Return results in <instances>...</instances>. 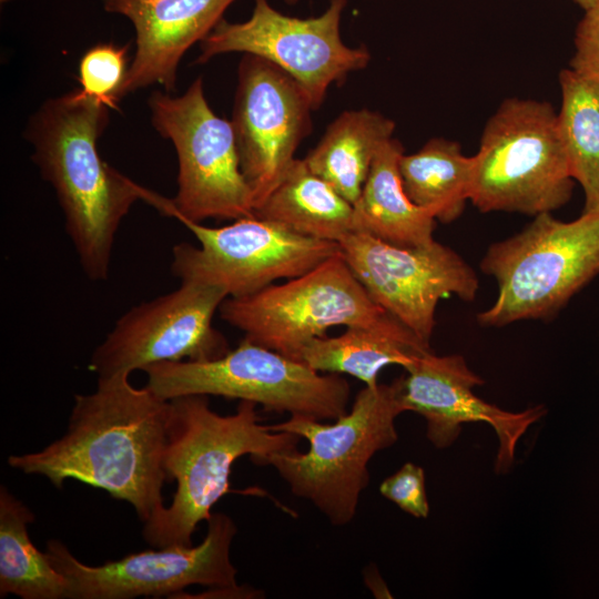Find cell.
I'll return each instance as SVG.
<instances>
[{
  "label": "cell",
  "mask_w": 599,
  "mask_h": 599,
  "mask_svg": "<svg viewBox=\"0 0 599 599\" xmlns=\"http://www.w3.org/2000/svg\"><path fill=\"white\" fill-rule=\"evenodd\" d=\"M130 374L98 378L97 389L74 397L65 434L40 451L11 455L8 464L42 475L57 488L74 479L129 502L145 522L163 506V457L170 400Z\"/></svg>",
  "instance_id": "cell-1"
},
{
  "label": "cell",
  "mask_w": 599,
  "mask_h": 599,
  "mask_svg": "<svg viewBox=\"0 0 599 599\" xmlns=\"http://www.w3.org/2000/svg\"><path fill=\"white\" fill-rule=\"evenodd\" d=\"M110 110L79 88L43 102L24 131L32 161L54 190L80 266L94 282L108 278L115 234L145 189L99 154Z\"/></svg>",
  "instance_id": "cell-2"
},
{
  "label": "cell",
  "mask_w": 599,
  "mask_h": 599,
  "mask_svg": "<svg viewBox=\"0 0 599 599\" xmlns=\"http://www.w3.org/2000/svg\"><path fill=\"white\" fill-rule=\"evenodd\" d=\"M256 405L240 400L234 414L220 415L206 395L170 399L163 468L167 480L176 481V490L171 505L144 522L148 544L191 547L197 525L210 518L212 507L229 493L237 458L248 455L254 464L263 465L274 453L297 449L301 437L263 425Z\"/></svg>",
  "instance_id": "cell-3"
},
{
  "label": "cell",
  "mask_w": 599,
  "mask_h": 599,
  "mask_svg": "<svg viewBox=\"0 0 599 599\" xmlns=\"http://www.w3.org/2000/svg\"><path fill=\"white\" fill-rule=\"evenodd\" d=\"M404 412L399 378L365 386L352 409L332 424L291 416L270 425L274 432L305 438L309 447L305 453H274L263 465L273 466L291 493L311 501L333 526H346L369 484L370 459L398 440L395 420Z\"/></svg>",
  "instance_id": "cell-4"
},
{
  "label": "cell",
  "mask_w": 599,
  "mask_h": 599,
  "mask_svg": "<svg viewBox=\"0 0 599 599\" xmlns=\"http://www.w3.org/2000/svg\"><path fill=\"white\" fill-rule=\"evenodd\" d=\"M480 270L498 285L494 304L477 315L481 326L555 316L599 274V210L570 222L536 215L519 233L491 244Z\"/></svg>",
  "instance_id": "cell-5"
},
{
  "label": "cell",
  "mask_w": 599,
  "mask_h": 599,
  "mask_svg": "<svg viewBox=\"0 0 599 599\" xmlns=\"http://www.w3.org/2000/svg\"><path fill=\"white\" fill-rule=\"evenodd\" d=\"M219 312L244 338L298 362L335 326L375 328L430 348L370 298L341 252L284 283L227 297Z\"/></svg>",
  "instance_id": "cell-6"
},
{
  "label": "cell",
  "mask_w": 599,
  "mask_h": 599,
  "mask_svg": "<svg viewBox=\"0 0 599 599\" xmlns=\"http://www.w3.org/2000/svg\"><path fill=\"white\" fill-rule=\"evenodd\" d=\"M474 159L469 201L480 212L536 216L571 199L573 179L549 102L505 100L487 121Z\"/></svg>",
  "instance_id": "cell-7"
},
{
  "label": "cell",
  "mask_w": 599,
  "mask_h": 599,
  "mask_svg": "<svg viewBox=\"0 0 599 599\" xmlns=\"http://www.w3.org/2000/svg\"><path fill=\"white\" fill-rule=\"evenodd\" d=\"M148 105L154 129L175 148L179 173L173 199L145 187L142 200L167 216L196 223L253 216L232 123L210 108L203 79L196 78L180 97L154 91Z\"/></svg>",
  "instance_id": "cell-8"
},
{
  "label": "cell",
  "mask_w": 599,
  "mask_h": 599,
  "mask_svg": "<svg viewBox=\"0 0 599 599\" xmlns=\"http://www.w3.org/2000/svg\"><path fill=\"white\" fill-rule=\"evenodd\" d=\"M142 370L148 375L146 386L167 400L184 395L221 396L317 420H335L345 414L351 394L339 374H322L246 338L216 359L162 362Z\"/></svg>",
  "instance_id": "cell-9"
},
{
  "label": "cell",
  "mask_w": 599,
  "mask_h": 599,
  "mask_svg": "<svg viewBox=\"0 0 599 599\" xmlns=\"http://www.w3.org/2000/svg\"><path fill=\"white\" fill-rule=\"evenodd\" d=\"M176 220L199 246L174 245L172 274L181 282L221 286L229 297L246 296L278 280L303 275L341 252L336 242L306 237L254 215L220 227Z\"/></svg>",
  "instance_id": "cell-10"
},
{
  "label": "cell",
  "mask_w": 599,
  "mask_h": 599,
  "mask_svg": "<svg viewBox=\"0 0 599 599\" xmlns=\"http://www.w3.org/2000/svg\"><path fill=\"white\" fill-rule=\"evenodd\" d=\"M346 3L347 0H329L321 16L300 19L278 12L267 0H254L248 20L219 21L200 42L196 62L229 52L264 58L292 75L317 110L332 83H342L348 73L366 68L370 61L367 48H351L341 38L339 23Z\"/></svg>",
  "instance_id": "cell-11"
},
{
  "label": "cell",
  "mask_w": 599,
  "mask_h": 599,
  "mask_svg": "<svg viewBox=\"0 0 599 599\" xmlns=\"http://www.w3.org/2000/svg\"><path fill=\"white\" fill-rule=\"evenodd\" d=\"M206 522L205 538L197 546L141 551L101 566L81 562L59 540H49L45 552L68 581V599L161 597L192 585L236 588L237 570L231 561L236 526L223 512H212Z\"/></svg>",
  "instance_id": "cell-12"
},
{
  "label": "cell",
  "mask_w": 599,
  "mask_h": 599,
  "mask_svg": "<svg viewBox=\"0 0 599 599\" xmlns=\"http://www.w3.org/2000/svg\"><path fill=\"white\" fill-rule=\"evenodd\" d=\"M341 254L370 298L429 346L440 300L473 302L479 288L475 270L436 241L397 246L364 232L338 242Z\"/></svg>",
  "instance_id": "cell-13"
},
{
  "label": "cell",
  "mask_w": 599,
  "mask_h": 599,
  "mask_svg": "<svg viewBox=\"0 0 599 599\" xmlns=\"http://www.w3.org/2000/svg\"><path fill=\"white\" fill-rule=\"evenodd\" d=\"M227 297L221 286L181 282L176 290L133 306L93 351L90 368L106 378L155 363L225 355L229 343L213 317Z\"/></svg>",
  "instance_id": "cell-14"
},
{
  "label": "cell",
  "mask_w": 599,
  "mask_h": 599,
  "mask_svg": "<svg viewBox=\"0 0 599 599\" xmlns=\"http://www.w3.org/2000/svg\"><path fill=\"white\" fill-rule=\"evenodd\" d=\"M312 102L273 62L246 54L238 64L232 126L254 210L274 190L312 131Z\"/></svg>",
  "instance_id": "cell-15"
},
{
  "label": "cell",
  "mask_w": 599,
  "mask_h": 599,
  "mask_svg": "<svg viewBox=\"0 0 599 599\" xmlns=\"http://www.w3.org/2000/svg\"><path fill=\"white\" fill-rule=\"evenodd\" d=\"M399 377L405 412L426 420V437L439 449L451 446L468 423L488 424L498 439L495 471L507 473L514 464L516 447L528 428L547 414L542 405L510 412L485 402L474 387L485 380L471 370L461 355H420Z\"/></svg>",
  "instance_id": "cell-16"
},
{
  "label": "cell",
  "mask_w": 599,
  "mask_h": 599,
  "mask_svg": "<svg viewBox=\"0 0 599 599\" xmlns=\"http://www.w3.org/2000/svg\"><path fill=\"white\" fill-rule=\"evenodd\" d=\"M235 0H102L103 9L128 18L136 49L120 98L152 84L175 91L184 53L202 41Z\"/></svg>",
  "instance_id": "cell-17"
},
{
  "label": "cell",
  "mask_w": 599,
  "mask_h": 599,
  "mask_svg": "<svg viewBox=\"0 0 599 599\" xmlns=\"http://www.w3.org/2000/svg\"><path fill=\"white\" fill-rule=\"evenodd\" d=\"M402 143L392 138L378 150L354 206V232L416 247L434 242L436 219L407 196L399 172Z\"/></svg>",
  "instance_id": "cell-18"
},
{
  "label": "cell",
  "mask_w": 599,
  "mask_h": 599,
  "mask_svg": "<svg viewBox=\"0 0 599 599\" xmlns=\"http://www.w3.org/2000/svg\"><path fill=\"white\" fill-rule=\"evenodd\" d=\"M254 216L306 237L336 243L355 231L353 204L296 158Z\"/></svg>",
  "instance_id": "cell-19"
},
{
  "label": "cell",
  "mask_w": 599,
  "mask_h": 599,
  "mask_svg": "<svg viewBox=\"0 0 599 599\" xmlns=\"http://www.w3.org/2000/svg\"><path fill=\"white\" fill-rule=\"evenodd\" d=\"M395 122L367 109L342 112L303 159L308 169L353 205L361 196L380 146Z\"/></svg>",
  "instance_id": "cell-20"
},
{
  "label": "cell",
  "mask_w": 599,
  "mask_h": 599,
  "mask_svg": "<svg viewBox=\"0 0 599 599\" xmlns=\"http://www.w3.org/2000/svg\"><path fill=\"white\" fill-rule=\"evenodd\" d=\"M474 163V155H465L457 142L434 138L416 153H404L399 172L410 201L437 221L450 223L469 200Z\"/></svg>",
  "instance_id": "cell-21"
},
{
  "label": "cell",
  "mask_w": 599,
  "mask_h": 599,
  "mask_svg": "<svg viewBox=\"0 0 599 599\" xmlns=\"http://www.w3.org/2000/svg\"><path fill=\"white\" fill-rule=\"evenodd\" d=\"M33 512L9 490L0 488V597L67 598L68 581L28 535Z\"/></svg>",
  "instance_id": "cell-22"
},
{
  "label": "cell",
  "mask_w": 599,
  "mask_h": 599,
  "mask_svg": "<svg viewBox=\"0 0 599 599\" xmlns=\"http://www.w3.org/2000/svg\"><path fill=\"white\" fill-rule=\"evenodd\" d=\"M428 351L384 331L352 326L339 336L314 338L303 348L300 361L316 372L347 374L365 386H376L384 367L399 365L406 369Z\"/></svg>",
  "instance_id": "cell-23"
},
{
  "label": "cell",
  "mask_w": 599,
  "mask_h": 599,
  "mask_svg": "<svg viewBox=\"0 0 599 599\" xmlns=\"http://www.w3.org/2000/svg\"><path fill=\"white\" fill-rule=\"evenodd\" d=\"M558 126L570 174L582 187V212L599 210V83L571 69L559 74Z\"/></svg>",
  "instance_id": "cell-24"
},
{
  "label": "cell",
  "mask_w": 599,
  "mask_h": 599,
  "mask_svg": "<svg viewBox=\"0 0 599 599\" xmlns=\"http://www.w3.org/2000/svg\"><path fill=\"white\" fill-rule=\"evenodd\" d=\"M112 42L98 43L88 49L79 62V83L81 91L108 105L116 108L120 92L130 64L128 48Z\"/></svg>",
  "instance_id": "cell-25"
},
{
  "label": "cell",
  "mask_w": 599,
  "mask_h": 599,
  "mask_svg": "<svg viewBox=\"0 0 599 599\" xmlns=\"http://www.w3.org/2000/svg\"><path fill=\"white\" fill-rule=\"evenodd\" d=\"M379 493L406 514L415 518L428 517L425 470L420 466L405 463L382 481Z\"/></svg>",
  "instance_id": "cell-26"
},
{
  "label": "cell",
  "mask_w": 599,
  "mask_h": 599,
  "mask_svg": "<svg viewBox=\"0 0 599 599\" xmlns=\"http://www.w3.org/2000/svg\"><path fill=\"white\" fill-rule=\"evenodd\" d=\"M585 11L576 28L575 54L569 69L599 83V0Z\"/></svg>",
  "instance_id": "cell-27"
},
{
  "label": "cell",
  "mask_w": 599,
  "mask_h": 599,
  "mask_svg": "<svg viewBox=\"0 0 599 599\" xmlns=\"http://www.w3.org/2000/svg\"><path fill=\"white\" fill-rule=\"evenodd\" d=\"M577 4H579L583 10L588 9L595 0H573Z\"/></svg>",
  "instance_id": "cell-28"
},
{
  "label": "cell",
  "mask_w": 599,
  "mask_h": 599,
  "mask_svg": "<svg viewBox=\"0 0 599 599\" xmlns=\"http://www.w3.org/2000/svg\"><path fill=\"white\" fill-rule=\"evenodd\" d=\"M288 4H294L295 2H297L298 0H285Z\"/></svg>",
  "instance_id": "cell-29"
}]
</instances>
